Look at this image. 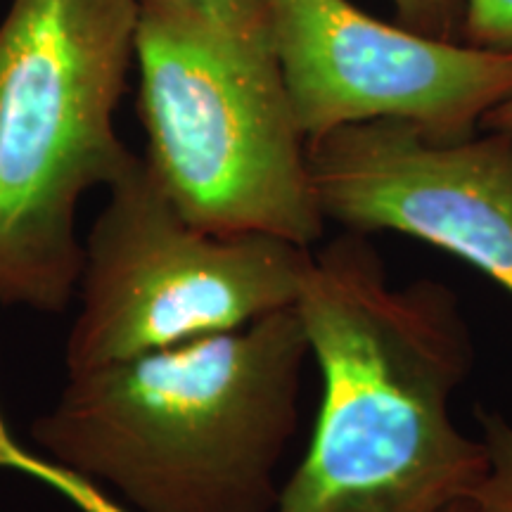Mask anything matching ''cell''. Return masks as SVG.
Listing matches in <instances>:
<instances>
[{
  "label": "cell",
  "instance_id": "1",
  "mask_svg": "<svg viewBox=\"0 0 512 512\" xmlns=\"http://www.w3.org/2000/svg\"><path fill=\"white\" fill-rule=\"evenodd\" d=\"M320 373L309 448L273 512H448L489 470L451 401L475 368L458 292L392 285L370 235L313 249L294 304Z\"/></svg>",
  "mask_w": 512,
  "mask_h": 512
},
{
  "label": "cell",
  "instance_id": "2",
  "mask_svg": "<svg viewBox=\"0 0 512 512\" xmlns=\"http://www.w3.org/2000/svg\"><path fill=\"white\" fill-rule=\"evenodd\" d=\"M309 342L294 309L67 375L36 451L133 512H273Z\"/></svg>",
  "mask_w": 512,
  "mask_h": 512
},
{
  "label": "cell",
  "instance_id": "3",
  "mask_svg": "<svg viewBox=\"0 0 512 512\" xmlns=\"http://www.w3.org/2000/svg\"><path fill=\"white\" fill-rule=\"evenodd\" d=\"M138 0H10L0 22V309L72 306L81 200L138 155L119 138Z\"/></svg>",
  "mask_w": 512,
  "mask_h": 512
},
{
  "label": "cell",
  "instance_id": "4",
  "mask_svg": "<svg viewBox=\"0 0 512 512\" xmlns=\"http://www.w3.org/2000/svg\"><path fill=\"white\" fill-rule=\"evenodd\" d=\"M136 64L143 162L185 219L316 247L328 221L271 41L195 0H138Z\"/></svg>",
  "mask_w": 512,
  "mask_h": 512
},
{
  "label": "cell",
  "instance_id": "5",
  "mask_svg": "<svg viewBox=\"0 0 512 512\" xmlns=\"http://www.w3.org/2000/svg\"><path fill=\"white\" fill-rule=\"evenodd\" d=\"M313 247L211 233L171 204L136 157L83 238L67 375L112 366L294 309Z\"/></svg>",
  "mask_w": 512,
  "mask_h": 512
},
{
  "label": "cell",
  "instance_id": "6",
  "mask_svg": "<svg viewBox=\"0 0 512 512\" xmlns=\"http://www.w3.org/2000/svg\"><path fill=\"white\" fill-rule=\"evenodd\" d=\"M261 5L306 143L368 121H406L460 140L512 95V53L380 22L349 0Z\"/></svg>",
  "mask_w": 512,
  "mask_h": 512
},
{
  "label": "cell",
  "instance_id": "7",
  "mask_svg": "<svg viewBox=\"0 0 512 512\" xmlns=\"http://www.w3.org/2000/svg\"><path fill=\"white\" fill-rule=\"evenodd\" d=\"M427 136L406 121L342 126L306 143L318 209L347 233L422 240L512 297V136Z\"/></svg>",
  "mask_w": 512,
  "mask_h": 512
},
{
  "label": "cell",
  "instance_id": "8",
  "mask_svg": "<svg viewBox=\"0 0 512 512\" xmlns=\"http://www.w3.org/2000/svg\"><path fill=\"white\" fill-rule=\"evenodd\" d=\"M0 472H15L19 477H27L31 482L46 486L79 512H133L110 491L102 489L100 484L76 475V472L38 453L36 448L17 441L15 434L10 432L3 408H0Z\"/></svg>",
  "mask_w": 512,
  "mask_h": 512
},
{
  "label": "cell",
  "instance_id": "9",
  "mask_svg": "<svg viewBox=\"0 0 512 512\" xmlns=\"http://www.w3.org/2000/svg\"><path fill=\"white\" fill-rule=\"evenodd\" d=\"M482 441L489 453V470L472 494L484 512H512V418L498 411H479Z\"/></svg>",
  "mask_w": 512,
  "mask_h": 512
},
{
  "label": "cell",
  "instance_id": "10",
  "mask_svg": "<svg viewBox=\"0 0 512 512\" xmlns=\"http://www.w3.org/2000/svg\"><path fill=\"white\" fill-rule=\"evenodd\" d=\"M460 41L512 53V0H463Z\"/></svg>",
  "mask_w": 512,
  "mask_h": 512
},
{
  "label": "cell",
  "instance_id": "11",
  "mask_svg": "<svg viewBox=\"0 0 512 512\" xmlns=\"http://www.w3.org/2000/svg\"><path fill=\"white\" fill-rule=\"evenodd\" d=\"M399 24L418 34L460 41L463 0H392Z\"/></svg>",
  "mask_w": 512,
  "mask_h": 512
},
{
  "label": "cell",
  "instance_id": "12",
  "mask_svg": "<svg viewBox=\"0 0 512 512\" xmlns=\"http://www.w3.org/2000/svg\"><path fill=\"white\" fill-rule=\"evenodd\" d=\"M195 3H200L211 15H216L223 24L240 34L256 38V41H271L261 0H195Z\"/></svg>",
  "mask_w": 512,
  "mask_h": 512
},
{
  "label": "cell",
  "instance_id": "13",
  "mask_svg": "<svg viewBox=\"0 0 512 512\" xmlns=\"http://www.w3.org/2000/svg\"><path fill=\"white\" fill-rule=\"evenodd\" d=\"M482 128H486V131H501L512 136V95L505 102H501L494 112L486 114V119L482 121Z\"/></svg>",
  "mask_w": 512,
  "mask_h": 512
},
{
  "label": "cell",
  "instance_id": "14",
  "mask_svg": "<svg viewBox=\"0 0 512 512\" xmlns=\"http://www.w3.org/2000/svg\"><path fill=\"white\" fill-rule=\"evenodd\" d=\"M448 512H484V510L482 505H477L472 498H463V501H458Z\"/></svg>",
  "mask_w": 512,
  "mask_h": 512
}]
</instances>
